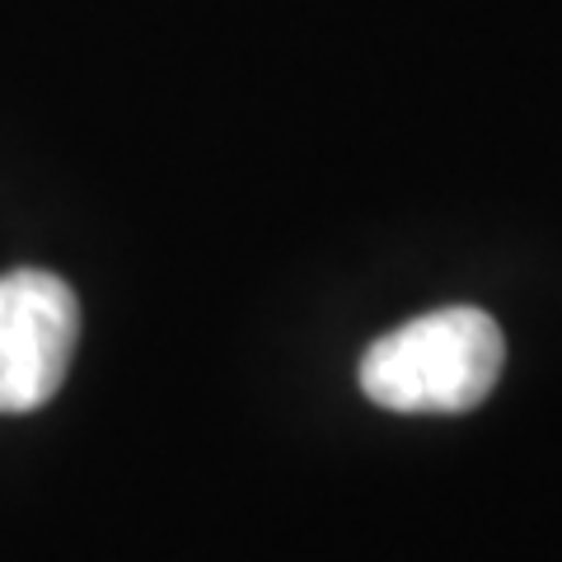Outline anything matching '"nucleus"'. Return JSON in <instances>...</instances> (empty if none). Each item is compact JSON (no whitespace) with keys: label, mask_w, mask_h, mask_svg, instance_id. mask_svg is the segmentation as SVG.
Here are the masks:
<instances>
[{"label":"nucleus","mask_w":562,"mask_h":562,"mask_svg":"<svg viewBox=\"0 0 562 562\" xmlns=\"http://www.w3.org/2000/svg\"><path fill=\"white\" fill-rule=\"evenodd\" d=\"M502 328L473 305L436 310L384 333L361 357V390L390 413H469L502 375Z\"/></svg>","instance_id":"obj_1"},{"label":"nucleus","mask_w":562,"mask_h":562,"mask_svg":"<svg viewBox=\"0 0 562 562\" xmlns=\"http://www.w3.org/2000/svg\"><path fill=\"white\" fill-rule=\"evenodd\" d=\"M80 338V305L61 277H0V413H33L61 390Z\"/></svg>","instance_id":"obj_2"}]
</instances>
